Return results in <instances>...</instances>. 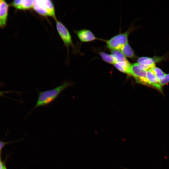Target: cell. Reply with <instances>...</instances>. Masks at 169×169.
Masks as SVG:
<instances>
[{"label": "cell", "mask_w": 169, "mask_h": 169, "mask_svg": "<svg viewBox=\"0 0 169 169\" xmlns=\"http://www.w3.org/2000/svg\"><path fill=\"white\" fill-rule=\"evenodd\" d=\"M11 142V141L4 142L2 141H0V152L4 146H5L7 144L9 143L10 142Z\"/></svg>", "instance_id": "e0dca14e"}, {"label": "cell", "mask_w": 169, "mask_h": 169, "mask_svg": "<svg viewBox=\"0 0 169 169\" xmlns=\"http://www.w3.org/2000/svg\"><path fill=\"white\" fill-rule=\"evenodd\" d=\"M3 169H7L5 165L3 163Z\"/></svg>", "instance_id": "d6986e66"}, {"label": "cell", "mask_w": 169, "mask_h": 169, "mask_svg": "<svg viewBox=\"0 0 169 169\" xmlns=\"http://www.w3.org/2000/svg\"><path fill=\"white\" fill-rule=\"evenodd\" d=\"M121 167H122V168H123L124 169H128L126 168H125V167H122V166H120Z\"/></svg>", "instance_id": "44dd1931"}, {"label": "cell", "mask_w": 169, "mask_h": 169, "mask_svg": "<svg viewBox=\"0 0 169 169\" xmlns=\"http://www.w3.org/2000/svg\"><path fill=\"white\" fill-rule=\"evenodd\" d=\"M111 51V54L114 57L115 61V63L127 60L126 57L120 50H115Z\"/></svg>", "instance_id": "4fadbf2b"}, {"label": "cell", "mask_w": 169, "mask_h": 169, "mask_svg": "<svg viewBox=\"0 0 169 169\" xmlns=\"http://www.w3.org/2000/svg\"><path fill=\"white\" fill-rule=\"evenodd\" d=\"M114 65L120 71L129 74L131 64L127 60L125 61L117 63Z\"/></svg>", "instance_id": "7c38bea8"}, {"label": "cell", "mask_w": 169, "mask_h": 169, "mask_svg": "<svg viewBox=\"0 0 169 169\" xmlns=\"http://www.w3.org/2000/svg\"><path fill=\"white\" fill-rule=\"evenodd\" d=\"M3 163L1 160V156H0V169H3Z\"/></svg>", "instance_id": "ac0fdd59"}, {"label": "cell", "mask_w": 169, "mask_h": 169, "mask_svg": "<svg viewBox=\"0 0 169 169\" xmlns=\"http://www.w3.org/2000/svg\"><path fill=\"white\" fill-rule=\"evenodd\" d=\"M152 69L155 74L159 81L163 77L165 74L160 68L155 66Z\"/></svg>", "instance_id": "9a60e30c"}, {"label": "cell", "mask_w": 169, "mask_h": 169, "mask_svg": "<svg viewBox=\"0 0 169 169\" xmlns=\"http://www.w3.org/2000/svg\"><path fill=\"white\" fill-rule=\"evenodd\" d=\"M100 55L102 59L105 62L113 64L115 63V60L111 54H109L101 51L100 53Z\"/></svg>", "instance_id": "5bb4252c"}, {"label": "cell", "mask_w": 169, "mask_h": 169, "mask_svg": "<svg viewBox=\"0 0 169 169\" xmlns=\"http://www.w3.org/2000/svg\"><path fill=\"white\" fill-rule=\"evenodd\" d=\"M80 41L82 42H87L99 39L90 30L83 29L74 31Z\"/></svg>", "instance_id": "9c48e42d"}, {"label": "cell", "mask_w": 169, "mask_h": 169, "mask_svg": "<svg viewBox=\"0 0 169 169\" xmlns=\"http://www.w3.org/2000/svg\"><path fill=\"white\" fill-rule=\"evenodd\" d=\"M131 30L130 28L124 33L115 35L106 40L107 47L111 50H120L123 46L128 43V37Z\"/></svg>", "instance_id": "3957f363"}, {"label": "cell", "mask_w": 169, "mask_h": 169, "mask_svg": "<svg viewBox=\"0 0 169 169\" xmlns=\"http://www.w3.org/2000/svg\"><path fill=\"white\" fill-rule=\"evenodd\" d=\"M165 57L154 56L152 58L147 57H141L137 59V63L142 69L147 71L155 66V63L164 60Z\"/></svg>", "instance_id": "8992f818"}, {"label": "cell", "mask_w": 169, "mask_h": 169, "mask_svg": "<svg viewBox=\"0 0 169 169\" xmlns=\"http://www.w3.org/2000/svg\"><path fill=\"white\" fill-rule=\"evenodd\" d=\"M147 71L141 68L137 63L131 64L129 74L133 76L137 82L148 85L146 76Z\"/></svg>", "instance_id": "5b68a950"}, {"label": "cell", "mask_w": 169, "mask_h": 169, "mask_svg": "<svg viewBox=\"0 0 169 169\" xmlns=\"http://www.w3.org/2000/svg\"><path fill=\"white\" fill-rule=\"evenodd\" d=\"M146 76L148 81V85L151 86L162 92V86L152 69L147 71Z\"/></svg>", "instance_id": "30bf717a"}, {"label": "cell", "mask_w": 169, "mask_h": 169, "mask_svg": "<svg viewBox=\"0 0 169 169\" xmlns=\"http://www.w3.org/2000/svg\"><path fill=\"white\" fill-rule=\"evenodd\" d=\"M55 22L58 33L63 42L64 45L66 47L68 53L70 47L75 49L71 35L67 28L62 22L58 20Z\"/></svg>", "instance_id": "277c9868"}, {"label": "cell", "mask_w": 169, "mask_h": 169, "mask_svg": "<svg viewBox=\"0 0 169 169\" xmlns=\"http://www.w3.org/2000/svg\"><path fill=\"white\" fill-rule=\"evenodd\" d=\"M10 6L5 0H0V28H3L7 25Z\"/></svg>", "instance_id": "52a82bcc"}, {"label": "cell", "mask_w": 169, "mask_h": 169, "mask_svg": "<svg viewBox=\"0 0 169 169\" xmlns=\"http://www.w3.org/2000/svg\"><path fill=\"white\" fill-rule=\"evenodd\" d=\"M34 0H15L11 2L10 5L17 10L25 11L33 8Z\"/></svg>", "instance_id": "ba28073f"}, {"label": "cell", "mask_w": 169, "mask_h": 169, "mask_svg": "<svg viewBox=\"0 0 169 169\" xmlns=\"http://www.w3.org/2000/svg\"><path fill=\"white\" fill-rule=\"evenodd\" d=\"M120 50L126 58L132 59L136 58V55L134 51L128 43L123 46Z\"/></svg>", "instance_id": "8fae6325"}, {"label": "cell", "mask_w": 169, "mask_h": 169, "mask_svg": "<svg viewBox=\"0 0 169 169\" xmlns=\"http://www.w3.org/2000/svg\"><path fill=\"white\" fill-rule=\"evenodd\" d=\"M3 93V92L0 91V96L2 95Z\"/></svg>", "instance_id": "ffe728a7"}, {"label": "cell", "mask_w": 169, "mask_h": 169, "mask_svg": "<svg viewBox=\"0 0 169 169\" xmlns=\"http://www.w3.org/2000/svg\"><path fill=\"white\" fill-rule=\"evenodd\" d=\"M73 84L72 82L66 81L54 88L39 92L37 103L32 111L38 107L49 104L55 100L64 90Z\"/></svg>", "instance_id": "6da1fadb"}, {"label": "cell", "mask_w": 169, "mask_h": 169, "mask_svg": "<svg viewBox=\"0 0 169 169\" xmlns=\"http://www.w3.org/2000/svg\"><path fill=\"white\" fill-rule=\"evenodd\" d=\"M33 9L41 16L51 17L55 21L57 20L54 6L51 0H34Z\"/></svg>", "instance_id": "7a4b0ae2"}, {"label": "cell", "mask_w": 169, "mask_h": 169, "mask_svg": "<svg viewBox=\"0 0 169 169\" xmlns=\"http://www.w3.org/2000/svg\"><path fill=\"white\" fill-rule=\"evenodd\" d=\"M161 86L165 85L169 82V74H165L163 78L159 81Z\"/></svg>", "instance_id": "2e32d148"}]
</instances>
